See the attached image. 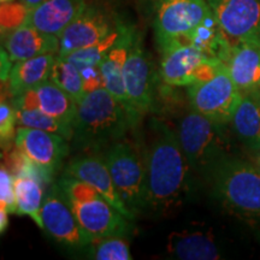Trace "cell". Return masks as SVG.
Masks as SVG:
<instances>
[{"label": "cell", "instance_id": "obj_30", "mask_svg": "<svg viewBox=\"0 0 260 260\" xmlns=\"http://www.w3.org/2000/svg\"><path fill=\"white\" fill-rule=\"evenodd\" d=\"M2 38L5 39L10 32L25 23L30 8L23 2L2 3Z\"/></svg>", "mask_w": 260, "mask_h": 260}, {"label": "cell", "instance_id": "obj_19", "mask_svg": "<svg viewBox=\"0 0 260 260\" xmlns=\"http://www.w3.org/2000/svg\"><path fill=\"white\" fill-rule=\"evenodd\" d=\"M3 41L5 51L15 63L42 54H57L59 51V38L39 30L27 23L10 32Z\"/></svg>", "mask_w": 260, "mask_h": 260}, {"label": "cell", "instance_id": "obj_17", "mask_svg": "<svg viewBox=\"0 0 260 260\" xmlns=\"http://www.w3.org/2000/svg\"><path fill=\"white\" fill-rule=\"evenodd\" d=\"M136 34L138 31L133 25L123 23L121 35L100 64L104 77V87L124 106L125 111L128 109V99H126L123 73H124L126 58H128Z\"/></svg>", "mask_w": 260, "mask_h": 260}, {"label": "cell", "instance_id": "obj_1", "mask_svg": "<svg viewBox=\"0 0 260 260\" xmlns=\"http://www.w3.org/2000/svg\"><path fill=\"white\" fill-rule=\"evenodd\" d=\"M151 130L152 140L144 158L147 209L162 210L177 204L189 189L191 168L177 133L160 121H153Z\"/></svg>", "mask_w": 260, "mask_h": 260}, {"label": "cell", "instance_id": "obj_11", "mask_svg": "<svg viewBox=\"0 0 260 260\" xmlns=\"http://www.w3.org/2000/svg\"><path fill=\"white\" fill-rule=\"evenodd\" d=\"M69 140L46 130L18 126L15 145L41 172L45 182H51L69 154Z\"/></svg>", "mask_w": 260, "mask_h": 260}, {"label": "cell", "instance_id": "obj_16", "mask_svg": "<svg viewBox=\"0 0 260 260\" xmlns=\"http://www.w3.org/2000/svg\"><path fill=\"white\" fill-rule=\"evenodd\" d=\"M16 109L39 110L67 124L74 125L79 104L51 80L14 96Z\"/></svg>", "mask_w": 260, "mask_h": 260}, {"label": "cell", "instance_id": "obj_18", "mask_svg": "<svg viewBox=\"0 0 260 260\" xmlns=\"http://www.w3.org/2000/svg\"><path fill=\"white\" fill-rule=\"evenodd\" d=\"M86 5V0H46L30 9L25 23L60 38Z\"/></svg>", "mask_w": 260, "mask_h": 260}, {"label": "cell", "instance_id": "obj_2", "mask_svg": "<svg viewBox=\"0 0 260 260\" xmlns=\"http://www.w3.org/2000/svg\"><path fill=\"white\" fill-rule=\"evenodd\" d=\"M129 128L124 106L103 87L87 93L79 104L71 141L79 151L98 153L122 141Z\"/></svg>", "mask_w": 260, "mask_h": 260}, {"label": "cell", "instance_id": "obj_14", "mask_svg": "<svg viewBox=\"0 0 260 260\" xmlns=\"http://www.w3.org/2000/svg\"><path fill=\"white\" fill-rule=\"evenodd\" d=\"M41 218L44 224L42 229L63 245L83 248L92 243V239L80 225L58 186L51 189L45 198Z\"/></svg>", "mask_w": 260, "mask_h": 260}, {"label": "cell", "instance_id": "obj_33", "mask_svg": "<svg viewBox=\"0 0 260 260\" xmlns=\"http://www.w3.org/2000/svg\"><path fill=\"white\" fill-rule=\"evenodd\" d=\"M12 63L14 61L11 60V58L9 57L8 52H6L4 48H2V81L8 80L10 73H11L12 69Z\"/></svg>", "mask_w": 260, "mask_h": 260}, {"label": "cell", "instance_id": "obj_34", "mask_svg": "<svg viewBox=\"0 0 260 260\" xmlns=\"http://www.w3.org/2000/svg\"><path fill=\"white\" fill-rule=\"evenodd\" d=\"M9 211L6 210L5 206L0 205V232L2 234L5 233L9 225Z\"/></svg>", "mask_w": 260, "mask_h": 260}, {"label": "cell", "instance_id": "obj_23", "mask_svg": "<svg viewBox=\"0 0 260 260\" xmlns=\"http://www.w3.org/2000/svg\"><path fill=\"white\" fill-rule=\"evenodd\" d=\"M168 251L176 259L183 260H214L220 253L213 237L203 232L184 230L172 233L169 236Z\"/></svg>", "mask_w": 260, "mask_h": 260}, {"label": "cell", "instance_id": "obj_4", "mask_svg": "<svg viewBox=\"0 0 260 260\" xmlns=\"http://www.w3.org/2000/svg\"><path fill=\"white\" fill-rule=\"evenodd\" d=\"M57 186L92 241L112 235L125 236L129 233L132 220L88 183L64 174Z\"/></svg>", "mask_w": 260, "mask_h": 260}, {"label": "cell", "instance_id": "obj_9", "mask_svg": "<svg viewBox=\"0 0 260 260\" xmlns=\"http://www.w3.org/2000/svg\"><path fill=\"white\" fill-rule=\"evenodd\" d=\"M128 99L130 128H136L154 104V70L138 32L130 48L123 73Z\"/></svg>", "mask_w": 260, "mask_h": 260}, {"label": "cell", "instance_id": "obj_32", "mask_svg": "<svg viewBox=\"0 0 260 260\" xmlns=\"http://www.w3.org/2000/svg\"><path fill=\"white\" fill-rule=\"evenodd\" d=\"M0 205L5 206L10 213L17 212L14 175L4 165L0 169Z\"/></svg>", "mask_w": 260, "mask_h": 260}, {"label": "cell", "instance_id": "obj_12", "mask_svg": "<svg viewBox=\"0 0 260 260\" xmlns=\"http://www.w3.org/2000/svg\"><path fill=\"white\" fill-rule=\"evenodd\" d=\"M119 19L105 8L87 4L59 38L58 56L67 57L75 51L98 44L115 31Z\"/></svg>", "mask_w": 260, "mask_h": 260}, {"label": "cell", "instance_id": "obj_28", "mask_svg": "<svg viewBox=\"0 0 260 260\" xmlns=\"http://www.w3.org/2000/svg\"><path fill=\"white\" fill-rule=\"evenodd\" d=\"M17 125L56 133V134L64 136L69 141H71L74 135L73 125L67 124V123L48 116L39 110L17 109Z\"/></svg>", "mask_w": 260, "mask_h": 260}, {"label": "cell", "instance_id": "obj_27", "mask_svg": "<svg viewBox=\"0 0 260 260\" xmlns=\"http://www.w3.org/2000/svg\"><path fill=\"white\" fill-rule=\"evenodd\" d=\"M122 27L123 22L119 21L115 31H112L111 34H110L109 37H106L104 40L93 45V46L75 51L65 58L69 61H71L79 70H82L84 68L88 67H98V65L102 64L104 57L106 56V53L109 52L110 48L115 45L117 39L119 38L122 31Z\"/></svg>", "mask_w": 260, "mask_h": 260}, {"label": "cell", "instance_id": "obj_20", "mask_svg": "<svg viewBox=\"0 0 260 260\" xmlns=\"http://www.w3.org/2000/svg\"><path fill=\"white\" fill-rule=\"evenodd\" d=\"M230 125L252 155L260 148V88L242 92Z\"/></svg>", "mask_w": 260, "mask_h": 260}, {"label": "cell", "instance_id": "obj_15", "mask_svg": "<svg viewBox=\"0 0 260 260\" xmlns=\"http://www.w3.org/2000/svg\"><path fill=\"white\" fill-rule=\"evenodd\" d=\"M64 174L88 183L96 191H99L125 218L132 222L135 220L136 216L134 212L126 206L118 190L116 189L111 174L103 155L87 153L74 158L64 168Z\"/></svg>", "mask_w": 260, "mask_h": 260}, {"label": "cell", "instance_id": "obj_8", "mask_svg": "<svg viewBox=\"0 0 260 260\" xmlns=\"http://www.w3.org/2000/svg\"><path fill=\"white\" fill-rule=\"evenodd\" d=\"M241 94L223 61L210 80L188 87L191 110L224 125L230 124Z\"/></svg>", "mask_w": 260, "mask_h": 260}, {"label": "cell", "instance_id": "obj_6", "mask_svg": "<svg viewBox=\"0 0 260 260\" xmlns=\"http://www.w3.org/2000/svg\"><path fill=\"white\" fill-rule=\"evenodd\" d=\"M159 50L161 52L159 76L171 87H190L210 80L222 63L219 59L207 57L184 38L174 39Z\"/></svg>", "mask_w": 260, "mask_h": 260}, {"label": "cell", "instance_id": "obj_21", "mask_svg": "<svg viewBox=\"0 0 260 260\" xmlns=\"http://www.w3.org/2000/svg\"><path fill=\"white\" fill-rule=\"evenodd\" d=\"M223 63L241 92L260 88V47L233 41Z\"/></svg>", "mask_w": 260, "mask_h": 260}, {"label": "cell", "instance_id": "obj_29", "mask_svg": "<svg viewBox=\"0 0 260 260\" xmlns=\"http://www.w3.org/2000/svg\"><path fill=\"white\" fill-rule=\"evenodd\" d=\"M89 247V258L96 260H129V245L124 236L112 235L94 240Z\"/></svg>", "mask_w": 260, "mask_h": 260}, {"label": "cell", "instance_id": "obj_5", "mask_svg": "<svg viewBox=\"0 0 260 260\" xmlns=\"http://www.w3.org/2000/svg\"><path fill=\"white\" fill-rule=\"evenodd\" d=\"M219 124L191 110L182 118L178 126V140L191 170L206 178L211 170L228 155L232 145Z\"/></svg>", "mask_w": 260, "mask_h": 260}, {"label": "cell", "instance_id": "obj_24", "mask_svg": "<svg viewBox=\"0 0 260 260\" xmlns=\"http://www.w3.org/2000/svg\"><path fill=\"white\" fill-rule=\"evenodd\" d=\"M183 38L207 57L220 61L224 60L233 42L220 28L213 12Z\"/></svg>", "mask_w": 260, "mask_h": 260}, {"label": "cell", "instance_id": "obj_35", "mask_svg": "<svg viewBox=\"0 0 260 260\" xmlns=\"http://www.w3.org/2000/svg\"><path fill=\"white\" fill-rule=\"evenodd\" d=\"M22 2H23L24 4H27L29 8L32 9V8H35V6L42 4L44 2H46V0H22Z\"/></svg>", "mask_w": 260, "mask_h": 260}, {"label": "cell", "instance_id": "obj_13", "mask_svg": "<svg viewBox=\"0 0 260 260\" xmlns=\"http://www.w3.org/2000/svg\"><path fill=\"white\" fill-rule=\"evenodd\" d=\"M232 41L260 47V0H207Z\"/></svg>", "mask_w": 260, "mask_h": 260}, {"label": "cell", "instance_id": "obj_22", "mask_svg": "<svg viewBox=\"0 0 260 260\" xmlns=\"http://www.w3.org/2000/svg\"><path fill=\"white\" fill-rule=\"evenodd\" d=\"M56 57L57 54L48 53L30 59L16 61L8 77L11 95L17 96L50 80Z\"/></svg>", "mask_w": 260, "mask_h": 260}, {"label": "cell", "instance_id": "obj_26", "mask_svg": "<svg viewBox=\"0 0 260 260\" xmlns=\"http://www.w3.org/2000/svg\"><path fill=\"white\" fill-rule=\"evenodd\" d=\"M50 80L80 104L87 95L80 70L65 57L57 54L51 70Z\"/></svg>", "mask_w": 260, "mask_h": 260}, {"label": "cell", "instance_id": "obj_7", "mask_svg": "<svg viewBox=\"0 0 260 260\" xmlns=\"http://www.w3.org/2000/svg\"><path fill=\"white\" fill-rule=\"evenodd\" d=\"M116 189L126 206L138 216L147 209L145 161L129 142L119 141L104 153Z\"/></svg>", "mask_w": 260, "mask_h": 260}, {"label": "cell", "instance_id": "obj_37", "mask_svg": "<svg viewBox=\"0 0 260 260\" xmlns=\"http://www.w3.org/2000/svg\"><path fill=\"white\" fill-rule=\"evenodd\" d=\"M2 3H9V2H12V0H0Z\"/></svg>", "mask_w": 260, "mask_h": 260}, {"label": "cell", "instance_id": "obj_10", "mask_svg": "<svg viewBox=\"0 0 260 260\" xmlns=\"http://www.w3.org/2000/svg\"><path fill=\"white\" fill-rule=\"evenodd\" d=\"M211 12L207 0H158L153 22L158 47L186 37Z\"/></svg>", "mask_w": 260, "mask_h": 260}, {"label": "cell", "instance_id": "obj_25", "mask_svg": "<svg viewBox=\"0 0 260 260\" xmlns=\"http://www.w3.org/2000/svg\"><path fill=\"white\" fill-rule=\"evenodd\" d=\"M16 205L19 216H29L38 224L39 228H44L41 218L42 204H44V180L39 175L23 174L14 176Z\"/></svg>", "mask_w": 260, "mask_h": 260}, {"label": "cell", "instance_id": "obj_31", "mask_svg": "<svg viewBox=\"0 0 260 260\" xmlns=\"http://www.w3.org/2000/svg\"><path fill=\"white\" fill-rule=\"evenodd\" d=\"M17 109L10 105L4 99L0 104V140H2V147L9 148L10 144L15 141L17 134Z\"/></svg>", "mask_w": 260, "mask_h": 260}, {"label": "cell", "instance_id": "obj_36", "mask_svg": "<svg viewBox=\"0 0 260 260\" xmlns=\"http://www.w3.org/2000/svg\"><path fill=\"white\" fill-rule=\"evenodd\" d=\"M253 158H254L255 165L260 169V148L258 149V152H255V153L253 154Z\"/></svg>", "mask_w": 260, "mask_h": 260}, {"label": "cell", "instance_id": "obj_3", "mask_svg": "<svg viewBox=\"0 0 260 260\" xmlns=\"http://www.w3.org/2000/svg\"><path fill=\"white\" fill-rule=\"evenodd\" d=\"M206 180L225 209L247 219L260 220V169L254 161L228 155Z\"/></svg>", "mask_w": 260, "mask_h": 260}]
</instances>
